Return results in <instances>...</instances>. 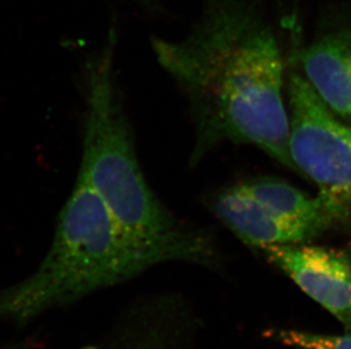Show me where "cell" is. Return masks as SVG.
Returning a JSON list of instances; mask_svg holds the SVG:
<instances>
[{
    "label": "cell",
    "mask_w": 351,
    "mask_h": 349,
    "mask_svg": "<svg viewBox=\"0 0 351 349\" xmlns=\"http://www.w3.org/2000/svg\"><path fill=\"white\" fill-rule=\"evenodd\" d=\"M0 349H17V348H1V347H0Z\"/></svg>",
    "instance_id": "30bf717a"
},
{
    "label": "cell",
    "mask_w": 351,
    "mask_h": 349,
    "mask_svg": "<svg viewBox=\"0 0 351 349\" xmlns=\"http://www.w3.org/2000/svg\"><path fill=\"white\" fill-rule=\"evenodd\" d=\"M186 323L169 307L132 300L115 320L99 349H190Z\"/></svg>",
    "instance_id": "52a82bcc"
},
{
    "label": "cell",
    "mask_w": 351,
    "mask_h": 349,
    "mask_svg": "<svg viewBox=\"0 0 351 349\" xmlns=\"http://www.w3.org/2000/svg\"><path fill=\"white\" fill-rule=\"evenodd\" d=\"M265 338L295 349H351V333L342 335L313 333L297 329H269Z\"/></svg>",
    "instance_id": "ba28073f"
},
{
    "label": "cell",
    "mask_w": 351,
    "mask_h": 349,
    "mask_svg": "<svg viewBox=\"0 0 351 349\" xmlns=\"http://www.w3.org/2000/svg\"><path fill=\"white\" fill-rule=\"evenodd\" d=\"M293 55L313 89L351 127V8L332 10Z\"/></svg>",
    "instance_id": "8992f818"
},
{
    "label": "cell",
    "mask_w": 351,
    "mask_h": 349,
    "mask_svg": "<svg viewBox=\"0 0 351 349\" xmlns=\"http://www.w3.org/2000/svg\"><path fill=\"white\" fill-rule=\"evenodd\" d=\"M289 151L299 174L351 227V127L302 75L291 53L287 72Z\"/></svg>",
    "instance_id": "277c9868"
},
{
    "label": "cell",
    "mask_w": 351,
    "mask_h": 349,
    "mask_svg": "<svg viewBox=\"0 0 351 349\" xmlns=\"http://www.w3.org/2000/svg\"><path fill=\"white\" fill-rule=\"evenodd\" d=\"M157 62L189 103V165L226 143L252 145L299 174L289 151L288 62L265 14L249 0H205L178 41L154 38Z\"/></svg>",
    "instance_id": "6da1fadb"
},
{
    "label": "cell",
    "mask_w": 351,
    "mask_h": 349,
    "mask_svg": "<svg viewBox=\"0 0 351 349\" xmlns=\"http://www.w3.org/2000/svg\"><path fill=\"white\" fill-rule=\"evenodd\" d=\"M117 42L113 27L106 42L83 66L79 174L105 202L126 237L155 266L183 262L217 268L219 253L214 236L173 214L147 181L117 82Z\"/></svg>",
    "instance_id": "7a4b0ae2"
},
{
    "label": "cell",
    "mask_w": 351,
    "mask_h": 349,
    "mask_svg": "<svg viewBox=\"0 0 351 349\" xmlns=\"http://www.w3.org/2000/svg\"><path fill=\"white\" fill-rule=\"evenodd\" d=\"M269 263L351 333V250L304 244L259 248Z\"/></svg>",
    "instance_id": "5b68a950"
},
{
    "label": "cell",
    "mask_w": 351,
    "mask_h": 349,
    "mask_svg": "<svg viewBox=\"0 0 351 349\" xmlns=\"http://www.w3.org/2000/svg\"><path fill=\"white\" fill-rule=\"evenodd\" d=\"M133 1H138V3H143V5H149V3H153L155 0H133Z\"/></svg>",
    "instance_id": "9c48e42d"
},
{
    "label": "cell",
    "mask_w": 351,
    "mask_h": 349,
    "mask_svg": "<svg viewBox=\"0 0 351 349\" xmlns=\"http://www.w3.org/2000/svg\"><path fill=\"white\" fill-rule=\"evenodd\" d=\"M153 267L79 174L43 260L32 274L0 292V321L24 326Z\"/></svg>",
    "instance_id": "3957f363"
}]
</instances>
